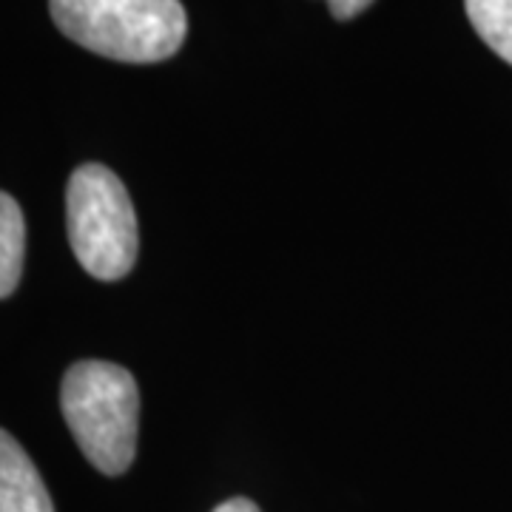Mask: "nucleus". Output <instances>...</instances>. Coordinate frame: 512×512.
I'll list each match as a JSON object with an SVG mask.
<instances>
[{
	"mask_svg": "<svg viewBox=\"0 0 512 512\" xmlns=\"http://www.w3.org/2000/svg\"><path fill=\"white\" fill-rule=\"evenodd\" d=\"M26 222L20 205L0 191V299L12 296L23 274Z\"/></svg>",
	"mask_w": 512,
	"mask_h": 512,
	"instance_id": "39448f33",
	"label": "nucleus"
},
{
	"mask_svg": "<svg viewBox=\"0 0 512 512\" xmlns=\"http://www.w3.org/2000/svg\"><path fill=\"white\" fill-rule=\"evenodd\" d=\"M0 512H55L32 458L6 430H0Z\"/></svg>",
	"mask_w": 512,
	"mask_h": 512,
	"instance_id": "20e7f679",
	"label": "nucleus"
},
{
	"mask_svg": "<svg viewBox=\"0 0 512 512\" xmlns=\"http://www.w3.org/2000/svg\"><path fill=\"white\" fill-rule=\"evenodd\" d=\"M214 512H259L254 501H248V498H231V501H225L220 504Z\"/></svg>",
	"mask_w": 512,
	"mask_h": 512,
	"instance_id": "6e6552de",
	"label": "nucleus"
},
{
	"mask_svg": "<svg viewBox=\"0 0 512 512\" xmlns=\"http://www.w3.org/2000/svg\"><path fill=\"white\" fill-rule=\"evenodd\" d=\"M478 37L512 66V0H464Z\"/></svg>",
	"mask_w": 512,
	"mask_h": 512,
	"instance_id": "423d86ee",
	"label": "nucleus"
},
{
	"mask_svg": "<svg viewBox=\"0 0 512 512\" xmlns=\"http://www.w3.org/2000/svg\"><path fill=\"white\" fill-rule=\"evenodd\" d=\"M66 225L77 262L103 282L128 276L140 251L137 214L126 185L106 165H80L66 185Z\"/></svg>",
	"mask_w": 512,
	"mask_h": 512,
	"instance_id": "7ed1b4c3",
	"label": "nucleus"
},
{
	"mask_svg": "<svg viewBox=\"0 0 512 512\" xmlns=\"http://www.w3.org/2000/svg\"><path fill=\"white\" fill-rule=\"evenodd\" d=\"M63 419L77 447L103 476H123L137 453L140 390L126 367L77 362L60 387Z\"/></svg>",
	"mask_w": 512,
	"mask_h": 512,
	"instance_id": "f257e3e1",
	"label": "nucleus"
},
{
	"mask_svg": "<svg viewBox=\"0 0 512 512\" xmlns=\"http://www.w3.org/2000/svg\"><path fill=\"white\" fill-rule=\"evenodd\" d=\"M330 15L336 20H350L356 15H362L365 9L373 6V0H328Z\"/></svg>",
	"mask_w": 512,
	"mask_h": 512,
	"instance_id": "0eeeda50",
	"label": "nucleus"
},
{
	"mask_svg": "<svg viewBox=\"0 0 512 512\" xmlns=\"http://www.w3.org/2000/svg\"><path fill=\"white\" fill-rule=\"evenodd\" d=\"M63 35L120 63H160L188 35L180 0H49Z\"/></svg>",
	"mask_w": 512,
	"mask_h": 512,
	"instance_id": "f03ea898",
	"label": "nucleus"
}]
</instances>
